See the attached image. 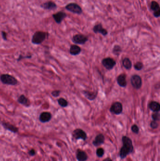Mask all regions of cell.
Masks as SVG:
<instances>
[{
    "mask_svg": "<svg viewBox=\"0 0 160 161\" xmlns=\"http://www.w3.org/2000/svg\"><path fill=\"white\" fill-rule=\"evenodd\" d=\"M122 146L120 149L119 156L121 159H124L134 152V147L132 140L127 136H122Z\"/></svg>",
    "mask_w": 160,
    "mask_h": 161,
    "instance_id": "cell-1",
    "label": "cell"
},
{
    "mask_svg": "<svg viewBox=\"0 0 160 161\" xmlns=\"http://www.w3.org/2000/svg\"><path fill=\"white\" fill-rule=\"evenodd\" d=\"M49 34L43 31H37L33 34L32 38V42L35 45H40L47 39Z\"/></svg>",
    "mask_w": 160,
    "mask_h": 161,
    "instance_id": "cell-2",
    "label": "cell"
},
{
    "mask_svg": "<svg viewBox=\"0 0 160 161\" xmlns=\"http://www.w3.org/2000/svg\"><path fill=\"white\" fill-rule=\"evenodd\" d=\"M0 81L4 84L11 86H15L18 84V81L14 76L8 74L0 75Z\"/></svg>",
    "mask_w": 160,
    "mask_h": 161,
    "instance_id": "cell-3",
    "label": "cell"
},
{
    "mask_svg": "<svg viewBox=\"0 0 160 161\" xmlns=\"http://www.w3.org/2000/svg\"><path fill=\"white\" fill-rule=\"evenodd\" d=\"M65 8L68 11L76 14L80 15L82 13V8L78 4L76 3H70L65 6Z\"/></svg>",
    "mask_w": 160,
    "mask_h": 161,
    "instance_id": "cell-4",
    "label": "cell"
},
{
    "mask_svg": "<svg viewBox=\"0 0 160 161\" xmlns=\"http://www.w3.org/2000/svg\"><path fill=\"white\" fill-rule=\"evenodd\" d=\"M72 136L76 140L82 139L85 141L87 139V135L85 131L80 129H77L73 131L72 132Z\"/></svg>",
    "mask_w": 160,
    "mask_h": 161,
    "instance_id": "cell-5",
    "label": "cell"
},
{
    "mask_svg": "<svg viewBox=\"0 0 160 161\" xmlns=\"http://www.w3.org/2000/svg\"><path fill=\"white\" fill-rule=\"evenodd\" d=\"M88 38L81 34H78L74 35L72 37L73 42L78 44H84L88 41Z\"/></svg>",
    "mask_w": 160,
    "mask_h": 161,
    "instance_id": "cell-6",
    "label": "cell"
},
{
    "mask_svg": "<svg viewBox=\"0 0 160 161\" xmlns=\"http://www.w3.org/2000/svg\"><path fill=\"white\" fill-rule=\"evenodd\" d=\"M131 84L132 86L136 89H138L142 85V80L139 75H132L131 79Z\"/></svg>",
    "mask_w": 160,
    "mask_h": 161,
    "instance_id": "cell-7",
    "label": "cell"
},
{
    "mask_svg": "<svg viewBox=\"0 0 160 161\" xmlns=\"http://www.w3.org/2000/svg\"><path fill=\"white\" fill-rule=\"evenodd\" d=\"M102 63L103 66L108 70H111L112 69L116 64L115 61L110 58H107L103 59Z\"/></svg>",
    "mask_w": 160,
    "mask_h": 161,
    "instance_id": "cell-8",
    "label": "cell"
},
{
    "mask_svg": "<svg viewBox=\"0 0 160 161\" xmlns=\"http://www.w3.org/2000/svg\"><path fill=\"white\" fill-rule=\"evenodd\" d=\"M52 17L56 23L60 24L62 23L64 18L67 17V14L65 12L60 11L53 14Z\"/></svg>",
    "mask_w": 160,
    "mask_h": 161,
    "instance_id": "cell-9",
    "label": "cell"
},
{
    "mask_svg": "<svg viewBox=\"0 0 160 161\" xmlns=\"http://www.w3.org/2000/svg\"><path fill=\"white\" fill-rule=\"evenodd\" d=\"M110 111L111 113L115 115H119L121 114L122 111V105L120 102H116L111 105Z\"/></svg>",
    "mask_w": 160,
    "mask_h": 161,
    "instance_id": "cell-10",
    "label": "cell"
},
{
    "mask_svg": "<svg viewBox=\"0 0 160 161\" xmlns=\"http://www.w3.org/2000/svg\"><path fill=\"white\" fill-rule=\"evenodd\" d=\"M52 118V115L49 112H43L40 114L39 120L42 123L49 122Z\"/></svg>",
    "mask_w": 160,
    "mask_h": 161,
    "instance_id": "cell-11",
    "label": "cell"
},
{
    "mask_svg": "<svg viewBox=\"0 0 160 161\" xmlns=\"http://www.w3.org/2000/svg\"><path fill=\"white\" fill-rule=\"evenodd\" d=\"M93 31L95 34L99 33V34H102V35H103V36H106L108 34L107 30L103 28L101 23L95 25L94 26L93 28Z\"/></svg>",
    "mask_w": 160,
    "mask_h": 161,
    "instance_id": "cell-12",
    "label": "cell"
},
{
    "mask_svg": "<svg viewBox=\"0 0 160 161\" xmlns=\"http://www.w3.org/2000/svg\"><path fill=\"white\" fill-rule=\"evenodd\" d=\"M104 136L102 134H99L96 136L95 138V140L93 141L92 143L93 145L95 147H99V146L104 144Z\"/></svg>",
    "mask_w": 160,
    "mask_h": 161,
    "instance_id": "cell-13",
    "label": "cell"
},
{
    "mask_svg": "<svg viewBox=\"0 0 160 161\" xmlns=\"http://www.w3.org/2000/svg\"><path fill=\"white\" fill-rule=\"evenodd\" d=\"M40 7L47 10H55L57 8V5L54 1H49L42 4Z\"/></svg>",
    "mask_w": 160,
    "mask_h": 161,
    "instance_id": "cell-14",
    "label": "cell"
},
{
    "mask_svg": "<svg viewBox=\"0 0 160 161\" xmlns=\"http://www.w3.org/2000/svg\"><path fill=\"white\" fill-rule=\"evenodd\" d=\"M1 124L3 125L4 128L6 130L13 132V133H16L18 132V128L17 127L15 126L12 124H10L9 122H3L1 123Z\"/></svg>",
    "mask_w": 160,
    "mask_h": 161,
    "instance_id": "cell-15",
    "label": "cell"
},
{
    "mask_svg": "<svg viewBox=\"0 0 160 161\" xmlns=\"http://www.w3.org/2000/svg\"><path fill=\"white\" fill-rule=\"evenodd\" d=\"M76 157L79 161H86L88 159V155L83 150H77Z\"/></svg>",
    "mask_w": 160,
    "mask_h": 161,
    "instance_id": "cell-16",
    "label": "cell"
},
{
    "mask_svg": "<svg viewBox=\"0 0 160 161\" xmlns=\"http://www.w3.org/2000/svg\"><path fill=\"white\" fill-rule=\"evenodd\" d=\"M17 102L20 104L26 107H29L31 105L30 101L29 99L24 94L21 95L17 99Z\"/></svg>",
    "mask_w": 160,
    "mask_h": 161,
    "instance_id": "cell-17",
    "label": "cell"
},
{
    "mask_svg": "<svg viewBox=\"0 0 160 161\" xmlns=\"http://www.w3.org/2000/svg\"><path fill=\"white\" fill-rule=\"evenodd\" d=\"M118 84L119 86L122 87H125L127 85L126 80V76L125 74H121L118 76L117 79Z\"/></svg>",
    "mask_w": 160,
    "mask_h": 161,
    "instance_id": "cell-18",
    "label": "cell"
},
{
    "mask_svg": "<svg viewBox=\"0 0 160 161\" xmlns=\"http://www.w3.org/2000/svg\"><path fill=\"white\" fill-rule=\"evenodd\" d=\"M81 50L79 46L76 45H72L71 46L70 50V52L72 55H77L80 53Z\"/></svg>",
    "mask_w": 160,
    "mask_h": 161,
    "instance_id": "cell-19",
    "label": "cell"
},
{
    "mask_svg": "<svg viewBox=\"0 0 160 161\" xmlns=\"http://www.w3.org/2000/svg\"><path fill=\"white\" fill-rule=\"evenodd\" d=\"M149 108L154 112H158L160 110V105L157 102H151L149 104Z\"/></svg>",
    "mask_w": 160,
    "mask_h": 161,
    "instance_id": "cell-20",
    "label": "cell"
},
{
    "mask_svg": "<svg viewBox=\"0 0 160 161\" xmlns=\"http://www.w3.org/2000/svg\"><path fill=\"white\" fill-rule=\"evenodd\" d=\"M150 8L151 10L153 11V12L160 11V5L157 2L155 1H151Z\"/></svg>",
    "mask_w": 160,
    "mask_h": 161,
    "instance_id": "cell-21",
    "label": "cell"
},
{
    "mask_svg": "<svg viewBox=\"0 0 160 161\" xmlns=\"http://www.w3.org/2000/svg\"><path fill=\"white\" fill-rule=\"evenodd\" d=\"M84 94L85 96L89 100H93L96 98L97 96V92H90L88 91H84Z\"/></svg>",
    "mask_w": 160,
    "mask_h": 161,
    "instance_id": "cell-22",
    "label": "cell"
},
{
    "mask_svg": "<svg viewBox=\"0 0 160 161\" xmlns=\"http://www.w3.org/2000/svg\"><path fill=\"white\" fill-rule=\"evenodd\" d=\"M123 66L126 69H130L132 67V63L128 58H125L122 61Z\"/></svg>",
    "mask_w": 160,
    "mask_h": 161,
    "instance_id": "cell-23",
    "label": "cell"
},
{
    "mask_svg": "<svg viewBox=\"0 0 160 161\" xmlns=\"http://www.w3.org/2000/svg\"><path fill=\"white\" fill-rule=\"evenodd\" d=\"M57 101H58V104L62 108H65L68 105V102L64 98H59Z\"/></svg>",
    "mask_w": 160,
    "mask_h": 161,
    "instance_id": "cell-24",
    "label": "cell"
},
{
    "mask_svg": "<svg viewBox=\"0 0 160 161\" xmlns=\"http://www.w3.org/2000/svg\"><path fill=\"white\" fill-rule=\"evenodd\" d=\"M104 150L102 148H98L96 150V155H97V156H98V157H102L104 155Z\"/></svg>",
    "mask_w": 160,
    "mask_h": 161,
    "instance_id": "cell-25",
    "label": "cell"
},
{
    "mask_svg": "<svg viewBox=\"0 0 160 161\" xmlns=\"http://www.w3.org/2000/svg\"><path fill=\"white\" fill-rule=\"evenodd\" d=\"M121 51V48L118 45H115L114 46L113 49V52L115 55H119L120 52Z\"/></svg>",
    "mask_w": 160,
    "mask_h": 161,
    "instance_id": "cell-26",
    "label": "cell"
},
{
    "mask_svg": "<svg viewBox=\"0 0 160 161\" xmlns=\"http://www.w3.org/2000/svg\"><path fill=\"white\" fill-rule=\"evenodd\" d=\"M131 129L132 132L135 134H138L139 133V131H140V129L138 128V126L136 124L133 125L131 126Z\"/></svg>",
    "mask_w": 160,
    "mask_h": 161,
    "instance_id": "cell-27",
    "label": "cell"
},
{
    "mask_svg": "<svg viewBox=\"0 0 160 161\" xmlns=\"http://www.w3.org/2000/svg\"><path fill=\"white\" fill-rule=\"evenodd\" d=\"M152 117L154 121H158L160 120V114L158 112H154L152 114Z\"/></svg>",
    "mask_w": 160,
    "mask_h": 161,
    "instance_id": "cell-28",
    "label": "cell"
},
{
    "mask_svg": "<svg viewBox=\"0 0 160 161\" xmlns=\"http://www.w3.org/2000/svg\"><path fill=\"white\" fill-rule=\"evenodd\" d=\"M143 65L141 62H138L136 63L134 65L135 69L137 70H141L143 68Z\"/></svg>",
    "mask_w": 160,
    "mask_h": 161,
    "instance_id": "cell-29",
    "label": "cell"
},
{
    "mask_svg": "<svg viewBox=\"0 0 160 161\" xmlns=\"http://www.w3.org/2000/svg\"><path fill=\"white\" fill-rule=\"evenodd\" d=\"M32 58V55H27V56H24L22 55H20L18 57L17 59V61H19L21 60L22 59H26V58H28V59H30V58Z\"/></svg>",
    "mask_w": 160,
    "mask_h": 161,
    "instance_id": "cell-30",
    "label": "cell"
},
{
    "mask_svg": "<svg viewBox=\"0 0 160 161\" xmlns=\"http://www.w3.org/2000/svg\"><path fill=\"white\" fill-rule=\"evenodd\" d=\"M150 126L153 129H157L158 127L159 124L157 122V121L153 120L151 122Z\"/></svg>",
    "mask_w": 160,
    "mask_h": 161,
    "instance_id": "cell-31",
    "label": "cell"
},
{
    "mask_svg": "<svg viewBox=\"0 0 160 161\" xmlns=\"http://www.w3.org/2000/svg\"><path fill=\"white\" fill-rule=\"evenodd\" d=\"M60 93H61V91H59V90H55L51 92V95L53 97H57L59 96Z\"/></svg>",
    "mask_w": 160,
    "mask_h": 161,
    "instance_id": "cell-32",
    "label": "cell"
},
{
    "mask_svg": "<svg viewBox=\"0 0 160 161\" xmlns=\"http://www.w3.org/2000/svg\"><path fill=\"white\" fill-rule=\"evenodd\" d=\"M36 154V151H35L34 149H31L30 150H29V151L28 152V154L30 156H34Z\"/></svg>",
    "mask_w": 160,
    "mask_h": 161,
    "instance_id": "cell-33",
    "label": "cell"
},
{
    "mask_svg": "<svg viewBox=\"0 0 160 161\" xmlns=\"http://www.w3.org/2000/svg\"><path fill=\"white\" fill-rule=\"evenodd\" d=\"M1 36L3 37V39L4 41H7V34L4 31H2L1 32Z\"/></svg>",
    "mask_w": 160,
    "mask_h": 161,
    "instance_id": "cell-34",
    "label": "cell"
},
{
    "mask_svg": "<svg viewBox=\"0 0 160 161\" xmlns=\"http://www.w3.org/2000/svg\"><path fill=\"white\" fill-rule=\"evenodd\" d=\"M103 161H113L111 159V158L109 157H107L105 159H104V160H103Z\"/></svg>",
    "mask_w": 160,
    "mask_h": 161,
    "instance_id": "cell-35",
    "label": "cell"
}]
</instances>
